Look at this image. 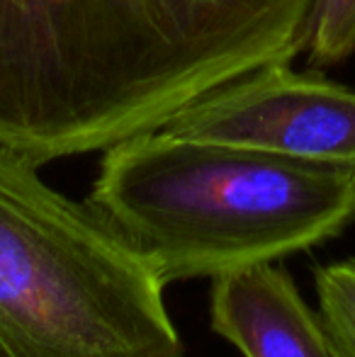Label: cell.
I'll return each instance as SVG.
<instances>
[{
    "label": "cell",
    "instance_id": "7a4b0ae2",
    "mask_svg": "<svg viewBox=\"0 0 355 357\" xmlns=\"http://www.w3.org/2000/svg\"><path fill=\"white\" fill-rule=\"evenodd\" d=\"M86 202L171 284L341 236L355 221V173L156 129L105 149Z\"/></svg>",
    "mask_w": 355,
    "mask_h": 357
},
{
    "label": "cell",
    "instance_id": "277c9868",
    "mask_svg": "<svg viewBox=\"0 0 355 357\" xmlns=\"http://www.w3.org/2000/svg\"><path fill=\"white\" fill-rule=\"evenodd\" d=\"M161 129L355 173V90L289 63H268L209 90Z\"/></svg>",
    "mask_w": 355,
    "mask_h": 357
},
{
    "label": "cell",
    "instance_id": "6da1fadb",
    "mask_svg": "<svg viewBox=\"0 0 355 357\" xmlns=\"http://www.w3.org/2000/svg\"><path fill=\"white\" fill-rule=\"evenodd\" d=\"M312 0H0V144L44 165L156 132L302 52Z\"/></svg>",
    "mask_w": 355,
    "mask_h": 357
},
{
    "label": "cell",
    "instance_id": "3957f363",
    "mask_svg": "<svg viewBox=\"0 0 355 357\" xmlns=\"http://www.w3.org/2000/svg\"><path fill=\"white\" fill-rule=\"evenodd\" d=\"M163 280L0 144V357H185Z\"/></svg>",
    "mask_w": 355,
    "mask_h": 357
},
{
    "label": "cell",
    "instance_id": "52a82bcc",
    "mask_svg": "<svg viewBox=\"0 0 355 357\" xmlns=\"http://www.w3.org/2000/svg\"><path fill=\"white\" fill-rule=\"evenodd\" d=\"M302 52L312 68L348 61L355 54V0H312Z\"/></svg>",
    "mask_w": 355,
    "mask_h": 357
},
{
    "label": "cell",
    "instance_id": "5b68a950",
    "mask_svg": "<svg viewBox=\"0 0 355 357\" xmlns=\"http://www.w3.org/2000/svg\"><path fill=\"white\" fill-rule=\"evenodd\" d=\"M209 321L243 357H336L319 311L278 263L214 278Z\"/></svg>",
    "mask_w": 355,
    "mask_h": 357
},
{
    "label": "cell",
    "instance_id": "8992f818",
    "mask_svg": "<svg viewBox=\"0 0 355 357\" xmlns=\"http://www.w3.org/2000/svg\"><path fill=\"white\" fill-rule=\"evenodd\" d=\"M317 311L336 357H355V258L333 260L314 273Z\"/></svg>",
    "mask_w": 355,
    "mask_h": 357
}]
</instances>
